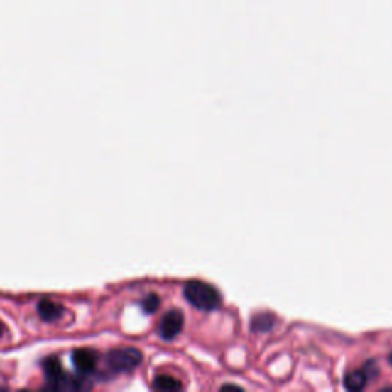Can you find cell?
Segmentation results:
<instances>
[{
	"label": "cell",
	"mask_w": 392,
	"mask_h": 392,
	"mask_svg": "<svg viewBox=\"0 0 392 392\" xmlns=\"http://www.w3.org/2000/svg\"><path fill=\"white\" fill-rule=\"evenodd\" d=\"M184 298L195 308L202 311H214L222 305L221 293L202 281H190L185 283Z\"/></svg>",
	"instance_id": "obj_1"
},
{
	"label": "cell",
	"mask_w": 392,
	"mask_h": 392,
	"mask_svg": "<svg viewBox=\"0 0 392 392\" xmlns=\"http://www.w3.org/2000/svg\"><path fill=\"white\" fill-rule=\"evenodd\" d=\"M143 361L141 351L136 348H116L106 356V365L115 374L131 372Z\"/></svg>",
	"instance_id": "obj_2"
},
{
	"label": "cell",
	"mask_w": 392,
	"mask_h": 392,
	"mask_svg": "<svg viewBox=\"0 0 392 392\" xmlns=\"http://www.w3.org/2000/svg\"><path fill=\"white\" fill-rule=\"evenodd\" d=\"M184 327V316L180 310H170L163 316L160 327H158V334L164 340H173L175 337L180 336Z\"/></svg>",
	"instance_id": "obj_3"
},
{
	"label": "cell",
	"mask_w": 392,
	"mask_h": 392,
	"mask_svg": "<svg viewBox=\"0 0 392 392\" xmlns=\"http://www.w3.org/2000/svg\"><path fill=\"white\" fill-rule=\"evenodd\" d=\"M72 364L82 374H91L98 365V354L89 348L75 349L72 352Z\"/></svg>",
	"instance_id": "obj_4"
},
{
	"label": "cell",
	"mask_w": 392,
	"mask_h": 392,
	"mask_svg": "<svg viewBox=\"0 0 392 392\" xmlns=\"http://www.w3.org/2000/svg\"><path fill=\"white\" fill-rule=\"evenodd\" d=\"M37 311H38V316H40L43 320L54 322V320H58L63 316L65 310H63L62 305H58V303H55L53 300L43 299V300L38 302Z\"/></svg>",
	"instance_id": "obj_5"
},
{
	"label": "cell",
	"mask_w": 392,
	"mask_h": 392,
	"mask_svg": "<svg viewBox=\"0 0 392 392\" xmlns=\"http://www.w3.org/2000/svg\"><path fill=\"white\" fill-rule=\"evenodd\" d=\"M43 371L48 379V386L53 388L58 380H60L66 372L62 368V364L57 357H49L43 361Z\"/></svg>",
	"instance_id": "obj_6"
},
{
	"label": "cell",
	"mask_w": 392,
	"mask_h": 392,
	"mask_svg": "<svg viewBox=\"0 0 392 392\" xmlns=\"http://www.w3.org/2000/svg\"><path fill=\"white\" fill-rule=\"evenodd\" d=\"M368 380L369 379L364 369L351 371V372H347L345 377H343V386H345L348 391H361L365 389Z\"/></svg>",
	"instance_id": "obj_7"
},
{
	"label": "cell",
	"mask_w": 392,
	"mask_h": 392,
	"mask_svg": "<svg viewBox=\"0 0 392 392\" xmlns=\"http://www.w3.org/2000/svg\"><path fill=\"white\" fill-rule=\"evenodd\" d=\"M153 388L156 391L173 392V391H180L183 388V385L178 379H175L169 374H160L153 379Z\"/></svg>",
	"instance_id": "obj_8"
},
{
	"label": "cell",
	"mask_w": 392,
	"mask_h": 392,
	"mask_svg": "<svg viewBox=\"0 0 392 392\" xmlns=\"http://www.w3.org/2000/svg\"><path fill=\"white\" fill-rule=\"evenodd\" d=\"M274 323H276V319H274L273 315H256L251 319L250 328L254 332H268L273 330Z\"/></svg>",
	"instance_id": "obj_9"
},
{
	"label": "cell",
	"mask_w": 392,
	"mask_h": 392,
	"mask_svg": "<svg viewBox=\"0 0 392 392\" xmlns=\"http://www.w3.org/2000/svg\"><path fill=\"white\" fill-rule=\"evenodd\" d=\"M160 303H161V299L156 296V294L151 293L141 300V308L144 312H147V315H153V312L158 310Z\"/></svg>",
	"instance_id": "obj_10"
},
{
	"label": "cell",
	"mask_w": 392,
	"mask_h": 392,
	"mask_svg": "<svg viewBox=\"0 0 392 392\" xmlns=\"http://www.w3.org/2000/svg\"><path fill=\"white\" fill-rule=\"evenodd\" d=\"M365 372H366V376L368 379H372V377H376L379 374V368H377V364L374 360H369L365 364V366L361 368Z\"/></svg>",
	"instance_id": "obj_11"
},
{
	"label": "cell",
	"mask_w": 392,
	"mask_h": 392,
	"mask_svg": "<svg viewBox=\"0 0 392 392\" xmlns=\"http://www.w3.org/2000/svg\"><path fill=\"white\" fill-rule=\"evenodd\" d=\"M222 389H236V391H242V388L239 386H234V385H224Z\"/></svg>",
	"instance_id": "obj_12"
},
{
	"label": "cell",
	"mask_w": 392,
	"mask_h": 392,
	"mask_svg": "<svg viewBox=\"0 0 392 392\" xmlns=\"http://www.w3.org/2000/svg\"><path fill=\"white\" fill-rule=\"evenodd\" d=\"M4 334H5V327H4V323L0 322V339L4 337Z\"/></svg>",
	"instance_id": "obj_13"
},
{
	"label": "cell",
	"mask_w": 392,
	"mask_h": 392,
	"mask_svg": "<svg viewBox=\"0 0 392 392\" xmlns=\"http://www.w3.org/2000/svg\"><path fill=\"white\" fill-rule=\"evenodd\" d=\"M389 364L392 365V352H391V354H389Z\"/></svg>",
	"instance_id": "obj_14"
}]
</instances>
